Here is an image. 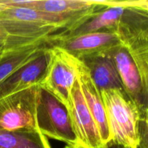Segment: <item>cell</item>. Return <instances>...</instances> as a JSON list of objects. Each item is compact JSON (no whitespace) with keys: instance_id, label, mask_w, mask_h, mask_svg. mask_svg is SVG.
<instances>
[{"instance_id":"6da1fadb","label":"cell","mask_w":148,"mask_h":148,"mask_svg":"<svg viewBox=\"0 0 148 148\" xmlns=\"http://www.w3.org/2000/svg\"><path fill=\"white\" fill-rule=\"evenodd\" d=\"M111 140L127 148H137L140 110L124 90L101 91Z\"/></svg>"},{"instance_id":"7a4b0ae2","label":"cell","mask_w":148,"mask_h":148,"mask_svg":"<svg viewBox=\"0 0 148 148\" xmlns=\"http://www.w3.org/2000/svg\"><path fill=\"white\" fill-rule=\"evenodd\" d=\"M121 44L134 59L143 83L145 107L148 106V12L126 7L115 30Z\"/></svg>"},{"instance_id":"3957f363","label":"cell","mask_w":148,"mask_h":148,"mask_svg":"<svg viewBox=\"0 0 148 148\" xmlns=\"http://www.w3.org/2000/svg\"><path fill=\"white\" fill-rule=\"evenodd\" d=\"M36 120L39 132L45 137L79 148L67 108L40 86L38 90Z\"/></svg>"},{"instance_id":"277c9868","label":"cell","mask_w":148,"mask_h":148,"mask_svg":"<svg viewBox=\"0 0 148 148\" xmlns=\"http://www.w3.org/2000/svg\"><path fill=\"white\" fill-rule=\"evenodd\" d=\"M49 51V64L39 86L56 97L68 109L81 61L59 46H51Z\"/></svg>"},{"instance_id":"5b68a950","label":"cell","mask_w":148,"mask_h":148,"mask_svg":"<svg viewBox=\"0 0 148 148\" xmlns=\"http://www.w3.org/2000/svg\"><path fill=\"white\" fill-rule=\"evenodd\" d=\"M38 87L35 85L0 101V130L39 131L36 120Z\"/></svg>"},{"instance_id":"8992f818","label":"cell","mask_w":148,"mask_h":148,"mask_svg":"<svg viewBox=\"0 0 148 148\" xmlns=\"http://www.w3.org/2000/svg\"><path fill=\"white\" fill-rule=\"evenodd\" d=\"M10 7H28L73 22L75 28L91 15L109 5L107 0H9Z\"/></svg>"},{"instance_id":"52a82bcc","label":"cell","mask_w":148,"mask_h":148,"mask_svg":"<svg viewBox=\"0 0 148 148\" xmlns=\"http://www.w3.org/2000/svg\"><path fill=\"white\" fill-rule=\"evenodd\" d=\"M120 45L121 41L114 31H100L59 37L51 43V46H59L79 60L98 55L109 54Z\"/></svg>"},{"instance_id":"ba28073f","label":"cell","mask_w":148,"mask_h":148,"mask_svg":"<svg viewBox=\"0 0 148 148\" xmlns=\"http://www.w3.org/2000/svg\"><path fill=\"white\" fill-rule=\"evenodd\" d=\"M79 148H101L103 145L99 131L86 105L78 78L71 92L68 108Z\"/></svg>"},{"instance_id":"9c48e42d","label":"cell","mask_w":148,"mask_h":148,"mask_svg":"<svg viewBox=\"0 0 148 148\" xmlns=\"http://www.w3.org/2000/svg\"><path fill=\"white\" fill-rule=\"evenodd\" d=\"M50 47L26 64L19 68L0 83V101L20 91L39 85L47 69Z\"/></svg>"},{"instance_id":"30bf717a","label":"cell","mask_w":148,"mask_h":148,"mask_svg":"<svg viewBox=\"0 0 148 148\" xmlns=\"http://www.w3.org/2000/svg\"><path fill=\"white\" fill-rule=\"evenodd\" d=\"M112 58L124 91L140 110L145 107L143 83L138 68L127 49L122 44L109 53Z\"/></svg>"},{"instance_id":"8fae6325","label":"cell","mask_w":148,"mask_h":148,"mask_svg":"<svg viewBox=\"0 0 148 148\" xmlns=\"http://www.w3.org/2000/svg\"><path fill=\"white\" fill-rule=\"evenodd\" d=\"M78 81L87 106L98 127L103 144H106L111 140V136L103 101L101 92L91 78L89 70L82 62L79 66Z\"/></svg>"},{"instance_id":"7c38bea8","label":"cell","mask_w":148,"mask_h":148,"mask_svg":"<svg viewBox=\"0 0 148 148\" xmlns=\"http://www.w3.org/2000/svg\"><path fill=\"white\" fill-rule=\"evenodd\" d=\"M125 9L126 7L119 5L116 1H109L108 7L95 12L76 28L61 37H69L100 31L115 32Z\"/></svg>"},{"instance_id":"4fadbf2b","label":"cell","mask_w":148,"mask_h":148,"mask_svg":"<svg viewBox=\"0 0 148 148\" xmlns=\"http://www.w3.org/2000/svg\"><path fill=\"white\" fill-rule=\"evenodd\" d=\"M80 61L88 69L100 92L110 89L124 90L115 64L109 54L91 56Z\"/></svg>"},{"instance_id":"5bb4252c","label":"cell","mask_w":148,"mask_h":148,"mask_svg":"<svg viewBox=\"0 0 148 148\" xmlns=\"http://www.w3.org/2000/svg\"><path fill=\"white\" fill-rule=\"evenodd\" d=\"M48 47H51L50 43H38L17 50L6 51L0 55V83L19 68L37 57Z\"/></svg>"},{"instance_id":"9a60e30c","label":"cell","mask_w":148,"mask_h":148,"mask_svg":"<svg viewBox=\"0 0 148 148\" xmlns=\"http://www.w3.org/2000/svg\"><path fill=\"white\" fill-rule=\"evenodd\" d=\"M0 148H51L47 137L39 131L0 130Z\"/></svg>"},{"instance_id":"2e32d148","label":"cell","mask_w":148,"mask_h":148,"mask_svg":"<svg viewBox=\"0 0 148 148\" xmlns=\"http://www.w3.org/2000/svg\"><path fill=\"white\" fill-rule=\"evenodd\" d=\"M137 148H148V106L140 110Z\"/></svg>"},{"instance_id":"e0dca14e","label":"cell","mask_w":148,"mask_h":148,"mask_svg":"<svg viewBox=\"0 0 148 148\" xmlns=\"http://www.w3.org/2000/svg\"><path fill=\"white\" fill-rule=\"evenodd\" d=\"M17 50L13 47L10 37L2 27L0 25V55L9 51Z\"/></svg>"},{"instance_id":"ac0fdd59","label":"cell","mask_w":148,"mask_h":148,"mask_svg":"<svg viewBox=\"0 0 148 148\" xmlns=\"http://www.w3.org/2000/svg\"><path fill=\"white\" fill-rule=\"evenodd\" d=\"M117 4L124 7H132L148 12V0L140 1H116Z\"/></svg>"},{"instance_id":"d6986e66","label":"cell","mask_w":148,"mask_h":148,"mask_svg":"<svg viewBox=\"0 0 148 148\" xmlns=\"http://www.w3.org/2000/svg\"><path fill=\"white\" fill-rule=\"evenodd\" d=\"M101 148H127V147L115 143V142H114L113 140H111V141L108 142V143L103 145Z\"/></svg>"},{"instance_id":"ffe728a7","label":"cell","mask_w":148,"mask_h":148,"mask_svg":"<svg viewBox=\"0 0 148 148\" xmlns=\"http://www.w3.org/2000/svg\"><path fill=\"white\" fill-rule=\"evenodd\" d=\"M64 148H77V147H72V146H69V145H66Z\"/></svg>"}]
</instances>
